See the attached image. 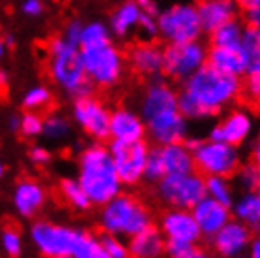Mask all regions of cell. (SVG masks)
Segmentation results:
<instances>
[{"label":"cell","mask_w":260,"mask_h":258,"mask_svg":"<svg viewBox=\"0 0 260 258\" xmlns=\"http://www.w3.org/2000/svg\"><path fill=\"white\" fill-rule=\"evenodd\" d=\"M243 85L240 78L202 66L177 90L179 110L187 121H204L217 117L240 98Z\"/></svg>","instance_id":"6da1fadb"},{"label":"cell","mask_w":260,"mask_h":258,"mask_svg":"<svg viewBox=\"0 0 260 258\" xmlns=\"http://www.w3.org/2000/svg\"><path fill=\"white\" fill-rule=\"evenodd\" d=\"M140 115L156 145L185 142L189 136V121L179 110L177 90L160 76L151 79L143 90Z\"/></svg>","instance_id":"7a4b0ae2"},{"label":"cell","mask_w":260,"mask_h":258,"mask_svg":"<svg viewBox=\"0 0 260 258\" xmlns=\"http://www.w3.org/2000/svg\"><path fill=\"white\" fill-rule=\"evenodd\" d=\"M78 181L96 207H102L123 192V183L119 179L110 147L102 142L91 143L79 153Z\"/></svg>","instance_id":"3957f363"},{"label":"cell","mask_w":260,"mask_h":258,"mask_svg":"<svg viewBox=\"0 0 260 258\" xmlns=\"http://www.w3.org/2000/svg\"><path fill=\"white\" fill-rule=\"evenodd\" d=\"M47 72L53 83L72 98L91 94L94 89L85 74L79 45L68 44L60 36L47 44Z\"/></svg>","instance_id":"277c9868"},{"label":"cell","mask_w":260,"mask_h":258,"mask_svg":"<svg viewBox=\"0 0 260 258\" xmlns=\"http://www.w3.org/2000/svg\"><path fill=\"white\" fill-rule=\"evenodd\" d=\"M98 224L102 232L130 239L153 224V213L140 198L121 192L102 206Z\"/></svg>","instance_id":"5b68a950"},{"label":"cell","mask_w":260,"mask_h":258,"mask_svg":"<svg viewBox=\"0 0 260 258\" xmlns=\"http://www.w3.org/2000/svg\"><path fill=\"white\" fill-rule=\"evenodd\" d=\"M81 62L92 87L111 89L123 79L126 58L117 45L110 42L104 45L81 49Z\"/></svg>","instance_id":"8992f818"},{"label":"cell","mask_w":260,"mask_h":258,"mask_svg":"<svg viewBox=\"0 0 260 258\" xmlns=\"http://www.w3.org/2000/svg\"><path fill=\"white\" fill-rule=\"evenodd\" d=\"M185 143L192 149L194 170H198L204 177L208 175H222L234 177L241 166L240 149L236 145L215 140H185Z\"/></svg>","instance_id":"52a82bcc"},{"label":"cell","mask_w":260,"mask_h":258,"mask_svg":"<svg viewBox=\"0 0 260 258\" xmlns=\"http://www.w3.org/2000/svg\"><path fill=\"white\" fill-rule=\"evenodd\" d=\"M156 23H158V38H162L166 44L196 42L202 40L204 34L198 10L194 4L189 2H177L164 10H158Z\"/></svg>","instance_id":"ba28073f"},{"label":"cell","mask_w":260,"mask_h":258,"mask_svg":"<svg viewBox=\"0 0 260 258\" xmlns=\"http://www.w3.org/2000/svg\"><path fill=\"white\" fill-rule=\"evenodd\" d=\"M156 196L168 207L192 209L206 196V177L200 172L164 175L156 183Z\"/></svg>","instance_id":"9c48e42d"},{"label":"cell","mask_w":260,"mask_h":258,"mask_svg":"<svg viewBox=\"0 0 260 258\" xmlns=\"http://www.w3.org/2000/svg\"><path fill=\"white\" fill-rule=\"evenodd\" d=\"M83 230L57 224L53 220H36L30 226V239L38 252L46 258H60L74 254Z\"/></svg>","instance_id":"30bf717a"},{"label":"cell","mask_w":260,"mask_h":258,"mask_svg":"<svg viewBox=\"0 0 260 258\" xmlns=\"http://www.w3.org/2000/svg\"><path fill=\"white\" fill-rule=\"evenodd\" d=\"M208 64V47L202 40L187 44H168L164 47V76L183 83L202 66Z\"/></svg>","instance_id":"8fae6325"},{"label":"cell","mask_w":260,"mask_h":258,"mask_svg":"<svg viewBox=\"0 0 260 258\" xmlns=\"http://www.w3.org/2000/svg\"><path fill=\"white\" fill-rule=\"evenodd\" d=\"M72 119L94 142L110 140L111 110L106 106L104 100L94 96L92 92L91 94H85V96L74 98Z\"/></svg>","instance_id":"7c38bea8"},{"label":"cell","mask_w":260,"mask_h":258,"mask_svg":"<svg viewBox=\"0 0 260 258\" xmlns=\"http://www.w3.org/2000/svg\"><path fill=\"white\" fill-rule=\"evenodd\" d=\"M151 147L145 143V140L132 143L124 142H113L110 143V153L115 164V170L119 174V179L123 183V187H134L143 179L145 174V164L149 158Z\"/></svg>","instance_id":"4fadbf2b"},{"label":"cell","mask_w":260,"mask_h":258,"mask_svg":"<svg viewBox=\"0 0 260 258\" xmlns=\"http://www.w3.org/2000/svg\"><path fill=\"white\" fill-rule=\"evenodd\" d=\"M254 128V119L251 111L245 108H238V110L228 111L222 117V121L211 126L209 130V140L215 142H224L230 145H241L249 140V136Z\"/></svg>","instance_id":"5bb4252c"},{"label":"cell","mask_w":260,"mask_h":258,"mask_svg":"<svg viewBox=\"0 0 260 258\" xmlns=\"http://www.w3.org/2000/svg\"><path fill=\"white\" fill-rule=\"evenodd\" d=\"M251 241H253V230L238 219H230L211 238V247L219 258H236L247 252Z\"/></svg>","instance_id":"9a60e30c"},{"label":"cell","mask_w":260,"mask_h":258,"mask_svg":"<svg viewBox=\"0 0 260 258\" xmlns=\"http://www.w3.org/2000/svg\"><path fill=\"white\" fill-rule=\"evenodd\" d=\"M160 232L168 241H181L196 245L202 238V232L194 220V215L190 209H177L170 207L160 215Z\"/></svg>","instance_id":"2e32d148"},{"label":"cell","mask_w":260,"mask_h":258,"mask_svg":"<svg viewBox=\"0 0 260 258\" xmlns=\"http://www.w3.org/2000/svg\"><path fill=\"white\" fill-rule=\"evenodd\" d=\"M126 62L142 78H158L164 72V47L153 40L138 42L126 53Z\"/></svg>","instance_id":"e0dca14e"},{"label":"cell","mask_w":260,"mask_h":258,"mask_svg":"<svg viewBox=\"0 0 260 258\" xmlns=\"http://www.w3.org/2000/svg\"><path fill=\"white\" fill-rule=\"evenodd\" d=\"M190 211L194 215V220L196 224H198V228H200L202 238H208V239L213 238L215 234L219 232L222 226L232 219L230 207L221 204V202L213 200L208 194Z\"/></svg>","instance_id":"ac0fdd59"},{"label":"cell","mask_w":260,"mask_h":258,"mask_svg":"<svg viewBox=\"0 0 260 258\" xmlns=\"http://www.w3.org/2000/svg\"><path fill=\"white\" fill-rule=\"evenodd\" d=\"M208 64L222 74L241 79L247 74L249 66L253 64V58L249 57L241 45H236V47L211 45L208 49Z\"/></svg>","instance_id":"d6986e66"},{"label":"cell","mask_w":260,"mask_h":258,"mask_svg":"<svg viewBox=\"0 0 260 258\" xmlns=\"http://www.w3.org/2000/svg\"><path fill=\"white\" fill-rule=\"evenodd\" d=\"M147 136V128L140 113L128 108H117L111 111L110 119V138L113 142H140Z\"/></svg>","instance_id":"ffe728a7"},{"label":"cell","mask_w":260,"mask_h":258,"mask_svg":"<svg viewBox=\"0 0 260 258\" xmlns=\"http://www.w3.org/2000/svg\"><path fill=\"white\" fill-rule=\"evenodd\" d=\"M46 200V188L36 179H21L13 188V207L25 219H34L44 209Z\"/></svg>","instance_id":"44dd1931"},{"label":"cell","mask_w":260,"mask_h":258,"mask_svg":"<svg viewBox=\"0 0 260 258\" xmlns=\"http://www.w3.org/2000/svg\"><path fill=\"white\" fill-rule=\"evenodd\" d=\"M155 153H156V156H158L160 164H162L164 175L194 172L192 149L185 142L168 143V145H156Z\"/></svg>","instance_id":"7402d4cb"},{"label":"cell","mask_w":260,"mask_h":258,"mask_svg":"<svg viewBox=\"0 0 260 258\" xmlns=\"http://www.w3.org/2000/svg\"><path fill=\"white\" fill-rule=\"evenodd\" d=\"M204 33H211L217 26L238 17V4L236 0H200L196 6Z\"/></svg>","instance_id":"603a6c76"},{"label":"cell","mask_w":260,"mask_h":258,"mask_svg":"<svg viewBox=\"0 0 260 258\" xmlns=\"http://www.w3.org/2000/svg\"><path fill=\"white\" fill-rule=\"evenodd\" d=\"M126 245L130 258H160L166 251V239L160 228L151 224L149 228L132 236Z\"/></svg>","instance_id":"cb8c5ba5"},{"label":"cell","mask_w":260,"mask_h":258,"mask_svg":"<svg viewBox=\"0 0 260 258\" xmlns=\"http://www.w3.org/2000/svg\"><path fill=\"white\" fill-rule=\"evenodd\" d=\"M143 15V6H140L136 0H124L121 2L113 13L110 15V30L113 38H128L130 34L140 26V19Z\"/></svg>","instance_id":"d4e9b609"},{"label":"cell","mask_w":260,"mask_h":258,"mask_svg":"<svg viewBox=\"0 0 260 258\" xmlns=\"http://www.w3.org/2000/svg\"><path fill=\"white\" fill-rule=\"evenodd\" d=\"M230 211L234 219L247 224L251 230H260V207L254 192H241L238 198H234Z\"/></svg>","instance_id":"484cf974"},{"label":"cell","mask_w":260,"mask_h":258,"mask_svg":"<svg viewBox=\"0 0 260 258\" xmlns=\"http://www.w3.org/2000/svg\"><path fill=\"white\" fill-rule=\"evenodd\" d=\"M243 30L245 25L238 21V17L232 21H228L224 25L217 26L215 30L209 33V44L219 45V47H236L241 45V38H243Z\"/></svg>","instance_id":"4316f807"},{"label":"cell","mask_w":260,"mask_h":258,"mask_svg":"<svg viewBox=\"0 0 260 258\" xmlns=\"http://www.w3.org/2000/svg\"><path fill=\"white\" fill-rule=\"evenodd\" d=\"M59 192H60V196L64 198L66 204L72 206L74 209H78V211H87L89 207H92L87 192H85L83 187L79 185V181L74 179V177H64V179H60Z\"/></svg>","instance_id":"83f0119b"},{"label":"cell","mask_w":260,"mask_h":258,"mask_svg":"<svg viewBox=\"0 0 260 258\" xmlns=\"http://www.w3.org/2000/svg\"><path fill=\"white\" fill-rule=\"evenodd\" d=\"M113 42V34H111L110 26L102 23V21H89L83 25V33L79 40V47H96V45H104Z\"/></svg>","instance_id":"f1b7e54d"},{"label":"cell","mask_w":260,"mask_h":258,"mask_svg":"<svg viewBox=\"0 0 260 258\" xmlns=\"http://www.w3.org/2000/svg\"><path fill=\"white\" fill-rule=\"evenodd\" d=\"M206 194L228 207L232 206V202L236 198L232 181L228 177H222V175H208L206 177Z\"/></svg>","instance_id":"f546056e"},{"label":"cell","mask_w":260,"mask_h":258,"mask_svg":"<svg viewBox=\"0 0 260 258\" xmlns=\"http://www.w3.org/2000/svg\"><path fill=\"white\" fill-rule=\"evenodd\" d=\"M72 134L70 121L59 113H51V115L44 117V130L42 136L47 138L49 142H64Z\"/></svg>","instance_id":"4dcf8cb0"},{"label":"cell","mask_w":260,"mask_h":258,"mask_svg":"<svg viewBox=\"0 0 260 258\" xmlns=\"http://www.w3.org/2000/svg\"><path fill=\"white\" fill-rule=\"evenodd\" d=\"M53 94L46 85H32L23 94V108L26 111H42L51 106Z\"/></svg>","instance_id":"1f68e13d"},{"label":"cell","mask_w":260,"mask_h":258,"mask_svg":"<svg viewBox=\"0 0 260 258\" xmlns=\"http://www.w3.org/2000/svg\"><path fill=\"white\" fill-rule=\"evenodd\" d=\"M236 185L241 192H256L260 188V170L254 166L253 162H247L238 168V172L234 174Z\"/></svg>","instance_id":"d6a6232c"},{"label":"cell","mask_w":260,"mask_h":258,"mask_svg":"<svg viewBox=\"0 0 260 258\" xmlns=\"http://www.w3.org/2000/svg\"><path fill=\"white\" fill-rule=\"evenodd\" d=\"M72 256L76 258H111L106 249L102 247L100 243V238L98 236H92L89 232H83L81 239H79L78 247H76V251Z\"/></svg>","instance_id":"836d02e7"},{"label":"cell","mask_w":260,"mask_h":258,"mask_svg":"<svg viewBox=\"0 0 260 258\" xmlns=\"http://www.w3.org/2000/svg\"><path fill=\"white\" fill-rule=\"evenodd\" d=\"M243 94L247 98L249 102L253 104V106H258L260 108V57L256 60H253V64L249 66L247 74L243 76Z\"/></svg>","instance_id":"e575fe53"},{"label":"cell","mask_w":260,"mask_h":258,"mask_svg":"<svg viewBox=\"0 0 260 258\" xmlns=\"http://www.w3.org/2000/svg\"><path fill=\"white\" fill-rule=\"evenodd\" d=\"M0 247L10 258H19L23 252V236L15 226H6L0 234Z\"/></svg>","instance_id":"d590c367"},{"label":"cell","mask_w":260,"mask_h":258,"mask_svg":"<svg viewBox=\"0 0 260 258\" xmlns=\"http://www.w3.org/2000/svg\"><path fill=\"white\" fill-rule=\"evenodd\" d=\"M44 130V117L38 111H25L21 115V126L19 132L25 138H38Z\"/></svg>","instance_id":"8d00e7d4"},{"label":"cell","mask_w":260,"mask_h":258,"mask_svg":"<svg viewBox=\"0 0 260 258\" xmlns=\"http://www.w3.org/2000/svg\"><path fill=\"white\" fill-rule=\"evenodd\" d=\"M156 13H158V10H156L155 4L149 6V8H143V15H142V19H140V26H138V30L142 33V36L145 40H153V38L158 36Z\"/></svg>","instance_id":"74e56055"},{"label":"cell","mask_w":260,"mask_h":258,"mask_svg":"<svg viewBox=\"0 0 260 258\" xmlns=\"http://www.w3.org/2000/svg\"><path fill=\"white\" fill-rule=\"evenodd\" d=\"M98 238H100V243H102V247H104L106 252H108L111 258H130L128 245H126L121 238L111 236V234H106V232H102V236H98Z\"/></svg>","instance_id":"f35d334b"},{"label":"cell","mask_w":260,"mask_h":258,"mask_svg":"<svg viewBox=\"0 0 260 258\" xmlns=\"http://www.w3.org/2000/svg\"><path fill=\"white\" fill-rule=\"evenodd\" d=\"M241 47L245 49L249 57L256 60L260 57V30L258 26L247 25L243 30V38H241Z\"/></svg>","instance_id":"ab89813d"},{"label":"cell","mask_w":260,"mask_h":258,"mask_svg":"<svg viewBox=\"0 0 260 258\" xmlns=\"http://www.w3.org/2000/svg\"><path fill=\"white\" fill-rule=\"evenodd\" d=\"M238 12L243 13L247 25L260 26V0H236Z\"/></svg>","instance_id":"60d3db41"},{"label":"cell","mask_w":260,"mask_h":258,"mask_svg":"<svg viewBox=\"0 0 260 258\" xmlns=\"http://www.w3.org/2000/svg\"><path fill=\"white\" fill-rule=\"evenodd\" d=\"M83 21L79 19H72L68 21L62 28V33H60V38L68 42L72 45H79V40H81V33H83Z\"/></svg>","instance_id":"b9f144b4"},{"label":"cell","mask_w":260,"mask_h":258,"mask_svg":"<svg viewBox=\"0 0 260 258\" xmlns=\"http://www.w3.org/2000/svg\"><path fill=\"white\" fill-rule=\"evenodd\" d=\"M192 247L190 243H181V241H168L166 239V251L164 254L168 258H187L192 251Z\"/></svg>","instance_id":"7bdbcfd3"},{"label":"cell","mask_w":260,"mask_h":258,"mask_svg":"<svg viewBox=\"0 0 260 258\" xmlns=\"http://www.w3.org/2000/svg\"><path fill=\"white\" fill-rule=\"evenodd\" d=\"M46 6H44V0H23L21 4V12L25 17H30V19H36L44 13Z\"/></svg>","instance_id":"ee69618b"},{"label":"cell","mask_w":260,"mask_h":258,"mask_svg":"<svg viewBox=\"0 0 260 258\" xmlns=\"http://www.w3.org/2000/svg\"><path fill=\"white\" fill-rule=\"evenodd\" d=\"M28 158H30V162L36 164V166H46V164L51 162V153H49L44 145H34V147H30V151H28Z\"/></svg>","instance_id":"f6af8a7d"},{"label":"cell","mask_w":260,"mask_h":258,"mask_svg":"<svg viewBox=\"0 0 260 258\" xmlns=\"http://www.w3.org/2000/svg\"><path fill=\"white\" fill-rule=\"evenodd\" d=\"M251 162L260 170V136L254 140L253 147H251Z\"/></svg>","instance_id":"bcb514c9"},{"label":"cell","mask_w":260,"mask_h":258,"mask_svg":"<svg viewBox=\"0 0 260 258\" xmlns=\"http://www.w3.org/2000/svg\"><path fill=\"white\" fill-rule=\"evenodd\" d=\"M247 258H260V236L253 238L251 245L247 249Z\"/></svg>","instance_id":"7dc6e473"},{"label":"cell","mask_w":260,"mask_h":258,"mask_svg":"<svg viewBox=\"0 0 260 258\" xmlns=\"http://www.w3.org/2000/svg\"><path fill=\"white\" fill-rule=\"evenodd\" d=\"M187 258H215L213 254H209L206 249H200V247H192V251H190V254Z\"/></svg>","instance_id":"c3c4849f"},{"label":"cell","mask_w":260,"mask_h":258,"mask_svg":"<svg viewBox=\"0 0 260 258\" xmlns=\"http://www.w3.org/2000/svg\"><path fill=\"white\" fill-rule=\"evenodd\" d=\"M19 126H21V115H10V119H8V128L12 130V132H19Z\"/></svg>","instance_id":"681fc988"},{"label":"cell","mask_w":260,"mask_h":258,"mask_svg":"<svg viewBox=\"0 0 260 258\" xmlns=\"http://www.w3.org/2000/svg\"><path fill=\"white\" fill-rule=\"evenodd\" d=\"M8 51V44H6V40H4V36H0V58L6 55Z\"/></svg>","instance_id":"f907efd6"},{"label":"cell","mask_w":260,"mask_h":258,"mask_svg":"<svg viewBox=\"0 0 260 258\" xmlns=\"http://www.w3.org/2000/svg\"><path fill=\"white\" fill-rule=\"evenodd\" d=\"M136 2L143 8H149V6H153V4H155V0H136Z\"/></svg>","instance_id":"816d5d0a"},{"label":"cell","mask_w":260,"mask_h":258,"mask_svg":"<svg viewBox=\"0 0 260 258\" xmlns=\"http://www.w3.org/2000/svg\"><path fill=\"white\" fill-rule=\"evenodd\" d=\"M4 40H6L8 47H13V44H15V36H13V34H8V36H4Z\"/></svg>","instance_id":"f5cc1de1"},{"label":"cell","mask_w":260,"mask_h":258,"mask_svg":"<svg viewBox=\"0 0 260 258\" xmlns=\"http://www.w3.org/2000/svg\"><path fill=\"white\" fill-rule=\"evenodd\" d=\"M6 83H8V74L4 70H0V85L4 87Z\"/></svg>","instance_id":"db71d44e"},{"label":"cell","mask_w":260,"mask_h":258,"mask_svg":"<svg viewBox=\"0 0 260 258\" xmlns=\"http://www.w3.org/2000/svg\"><path fill=\"white\" fill-rule=\"evenodd\" d=\"M6 174V166H4V162H2V158H0V179H2V175Z\"/></svg>","instance_id":"11a10c76"},{"label":"cell","mask_w":260,"mask_h":258,"mask_svg":"<svg viewBox=\"0 0 260 258\" xmlns=\"http://www.w3.org/2000/svg\"><path fill=\"white\" fill-rule=\"evenodd\" d=\"M254 194H256V200H258V207H260V188H258V190H256Z\"/></svg>","instance_id":"9f6ffc18"},{"label":"cell","mask_w":260,"mask_h":258,"mask_svg":"<svg viewBox=\"0 0 260 258\" xmlns=\"http://www.w3.org/2000/svg\"><path fill=\"white\" fill-rule=\"evenodd\" d=\"M60 258H76V256H72V254H70V256H60Z\"/></svg>","instance_id":"6f0895ef"},{"label":"cell","mask_w":260,"mask_h":258,"mask_svg":"<svg viewBox=\"0 0 260 258\" xmlns=\"http://www.w3.org/2000/svg\"><path fill=\"white\" fill-rule=\"evenodd\" d=\"M236 258H245V256H243V254H241V256H236Z\"/></svg>","instance_id":"680465c9"},{"label":"cell","mask_w":260,"mask_h":258,"mask_svg":"<svg viewBox=\"0 0 260 258\" xmlns=\"http://www.w3.org/2000/svg\"><path fill=\"white\" fill-rule=\"evenodd\" d=\"M258 30H260V26H258Z\"/></svg>","instance_id":"91938a15"},{"label":"cell","mask_w":260,"mask_h":258,"mask_svg":"<svg viewBox=\"0 0 260 258\" xmlns=\"http://www.w3.org/2000/svg\"><path fill=\"white\" fill-rule=\"evenodd\" d=\"M0 87H2V85H0Z\"/></svg>","instance_id":"94428289"}]
</instances>
